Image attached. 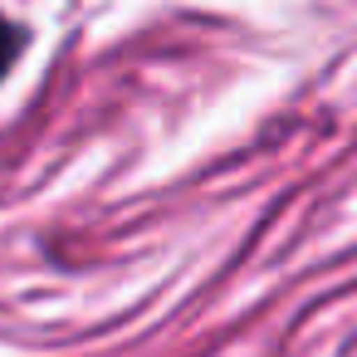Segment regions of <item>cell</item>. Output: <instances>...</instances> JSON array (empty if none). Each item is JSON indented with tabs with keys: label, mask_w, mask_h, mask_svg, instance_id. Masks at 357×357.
<instances>
[{
	"label": "cell",
	"mask_w": 357,
	"mask_h": 357,
	"mask_svg": "<svg viewBox=\"0 0 357 357\" xmlns=\"http://www.w3.org/2000/svg\"><path fill=\"white\" fill-rule=\"evenodd\" d=\"M20 45H25V35H20V25H10L6 15H0V74H6V69L15 64V54H20Z\"/></svg>",
	"instance_id": "cell-1"
}]
</instances>
